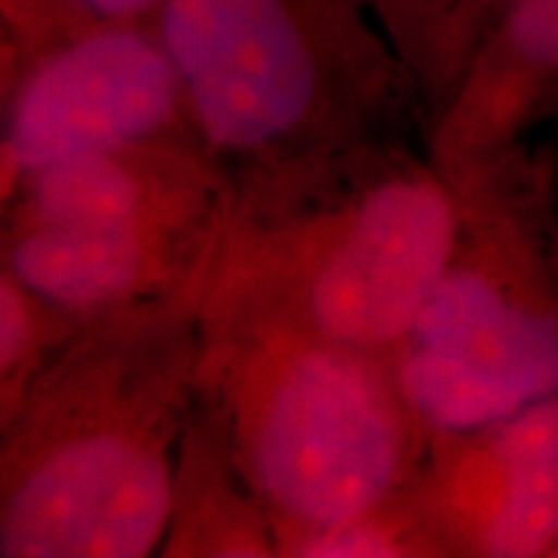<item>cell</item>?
Masks as SVG:
<instances>
[{"instance_id": "cell-1", "label": "cell", "mask_w": 558, "mask_h": 558, "mask_svg": "<svg viewBox=\"0 0 558 558\" xmlns=\"http://www.w3.org/2000/svg\"><path fill=\"white\" fill-rule=\"evenodd\" d=\"M194 132L233 220L259 222L403 148H429L407 70L367 0H160Z\"/></svg>"}, {"instance_id": "cell-2", "label": "cell", "mask_w": 558, "mask_h": 558, "mask_svg": "<svg viewBox=\"0 0 558 558\" xmlns=\"http://www.w3.org/2000/svg\"><path fill=\"white\" fill-rule=\"evenodd\" d=\"M207 279L81 326L0 414V556H160L199 390Z\"/></svg>"}, {"instance_id": "cell-3", "label": "cell", "mask_w": 558, "mask_h": 558, "mask_svg": "<svg viewBox=\"0 0 558 558\" xmlns=\"http://www.w3.org/2000/svg\"><path fill=\"white\" fill-rule=\"evenodd\" d=\"M199 386L277 533L279 556L411 492L429 432L390 357L205 295Z\"/></svg>"}, {"instance_id": "cell-4", "label": "cell", "mask_w": 558, "mask_h": 558, "mask_svg": "<svg viewBox=\"0 0 558 558\" xmlns=\"http://www.w3.org/2000/svg\"><path fill=\"white\" fill-rule=\"evenodd\" d=\"M450 181L460 205L456 248L390 354L432 439L558 396V264L543 145Z\"/></svg>"}, {"instance_id": "cell-5", "label": "cell", "mask_w": 558, "mask_h": 558, "mask_svg": "<svg viewBox=\"0 0 558 558\" xmlns=\"http://www.w3.org/2000/svg\"><path fill=\"white\" fill-rule=\"evenodd\" d=\"M460 205L429 148H403L318 197L228 230L207 298L390 357L456 248Z\"/></svg>"}, {"instance_id": "cell-6", "label": "cell", "mask_w": 558, "mask_h": 558, "mask_svg": "<svg viewBox=\"0 0 558 558\" xmlns=\"http://www.w3.org/2000/svg\"><path fill=\"white\" fill-rule=\"evenodd\" d=\"M3 124V194L58 160L197 135L150 21L101 24L13 62Z\"/></svg>"}, {"instance_id": "cell-7", "label": "cell", "mask_w": 558, "mask_h": 558, "mask_svg": "<svg viewBox=\"0 0 558 558\" xmlns=\"http://www.w3.org/2000/svg\"><path fill=\"white\" fill-rule=\"evenodd\" d=\"M422 505L442 556L535 558L558 543V396L432 439Z\"/></svg>"}, {"instance_id": "cell-8", "label": "cell", "mask_w": 558, "mask_h": 558, "mask_svg": "<svg viewBox=\"0 0 558 558\" xmlns=\"http://www.w3.org/2000/svg\"><path fill=\"white\" fill-rule=\"evenodd\" d=\"M558 114V0H507L429 137L445 177L533 143Z\"/></svg>"}, {"instance_id": "cell-9", "label": "cell", "mask_w": 558, "mask_h": 558, "mask_svg": "<svg viewBox=\"0 0 558 558\" xmlns=\"http://www.w3.org/2000/svg\"><path fill=\"white\" fill-rule=\"evenodd\" d=\"M160 556H279L275 527L243 478L218 409L202 386L181 439Z\"/></svg>"}, {"instance_id": "cell-10", "label": "cell", "mask_w": 558, "mask_h": 558, "mask_svg": "<svg viewBox=\"0 0 558 558\" xmlns=\"http://www.w3.org/2000/svg\"><path fill=\"white\" fill-rule=\"evenodd\" d=\"M507 0H367L416 90L427 132L456 101Z\"/></svg>"}, {"instance_id": "cell-11", "label": "cell", "mask_w": 558, "mask_h": 558, "mask_svg": "<svg viewBox=\"0 0 558 558\" xmlns=\"http://www.w3.org/2000/svg\"><path fill=\"white\" fill-rule=\"evenodd\" d=\"M160 0H3L5 21L21 39V60L101 24L148 21Z\"/></svg>"}, {"instance_id": "cell-12", "label": "cell", "mask_w": 558, "mask_h": 558, "mask_svg": "<svg viewBox=\"0 0 558 558\" xmlns=\"http://www.w3.org/2000/svg\"><path fill=\"white\" fill-rule=\"evenodd\" d=\"M546 153V184H548V215H550V233H554V251L558 264V140L554 145H543Z\"/></svg>"}, {"instance_id": "cell-13", "label": "cell", "mask_w": 558, "mask_h": 558, "mask_svg": "<svg viewBox=\"0 0 558 558\" xmlns=\"http://www.w3.org/2000/svg\"><path fill=\"white\" fill-rule=\"evenodd\" d=\"M554 558H558V543H556V548H554V554H550Z\"/></svg>"}]
</instances>
